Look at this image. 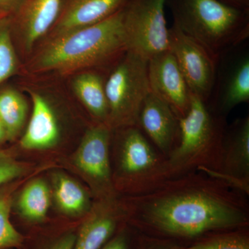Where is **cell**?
Segmentation results:
<instances>
[{"label":"cell","instance_id":"obj_28","mask_svg":"<svg viewBox=\"0 0 249 249\" xmlns=\"http://www.w3.org/2000/svg\"><path fill=\"white\" fill-rule=\"evenodd\" d=\"M184 246L173 241L145 235L137 231L132 249H184Z\"/></svg>","mask_w":249,"mask_h":249},{"label":"cell","instance_id":"obj_11","mask_svg":"<svg viewBox=\"0 0 249 249\" xmlns=\"http://www.w3.org/2000/svg\"><path fill=\"white\" fill-rule=\"evenodd\" d=\"M147 70L151 92L168 103L178 119L186 115L191 92L173 53L168 49L149 59Z\"/></svg>","mask_w":249,"mask_h":249},{"label":"cell","instance_id":"obj_31","mask_svg":"<svg viewBox=\"0 0 249 249\" xmlns=\"http://www.w3.org/2000/svg\"><path fill=\"white\" fill-rule=\"evenodd\" d=\"M8 139L9 138H8L6 129H5L3 124H1V121H0V144L2 143L3 142H4Z\"/></svg>","mask_w":249,"mask_h":249},{"label":"cell","instance_id":"obj_5","mask_svg":"<svg viewBox=\"0 0 249 249\" xmlns=\"http://www.w3.org/2000/svg\"><path fill=\"white\" fill-rule=\"evenodd\" d=\"M111 144L113 185L118 196H138L168 179L166 157L139 126L113 129Z\"/></svg>","mask_w":249,"mask_h":249},{"label":"cell","instance_id":"obj_12","mask_svg":"<svg viewBox=\"0 0 249 249\" xmlns=\"http://www.w3.org/2000/svg\"><path fill=\"white\" fill-rule=\"evenodd\" d=\"M125 223L119 197L97 200L78 225L73 249H101Z\"/></svg>","mask_w":249,"mask_h":249},{"label":"cell","instance_id":"obj_29","mask_svg":"<svg viewBox=\"0 0 249 249\" xmlns=\"http://www.w3.org/2000/svg\"><path fill=\"white\" fill-rule=\"evenodd\" d=\"M24 0H0V14H16Z\"/></svg>","mask_w":249,"mask_h":249},{"label":"cell","instance_id":"obj_21","mask_svg":"<svg viewBox=\"0 0 249 249\" xmlns=\"http://www.w3.org/2000/svg\"><path fill=\"white\" fill-rule=\"evenodd\" d=\"M29 106L22 93L12 88L0 91V121L8 138L13 139L22 132L27 122Z\"/></svg>","mask_w":249,"mask_h":249},{"label":"cell","instance_id":"obj_24","mask_svg":"<svg viewBox=\"0 0 249 249\" xmlns=\"http://www.w3.org/2000/svg\"><path fill=\"white\" fill-rule=\"evenodd\" d=\"M184 249H249V227L211 232Z\"/></svg>","mask_w":249,"mask_h":249},{"label":"cell","instance_id":"obj_8","mask_svg":"<svg viewBox=\"0 0 249 249\" xmlns=\"http://www.w3.org/2000/svg\"><path fill=\"white\" fill-rule=\"evenodd\" d=\"M112 133L107 124L94 123L87 129L73 156V163L89 182L97 200L119 197L112 180Z\"/></svg>","mask_w":249,"mask_h":249},{"label":"cell","instance_id":"obj_22","mask_svg":"<svg viewBox=\"0 0 249 249\" xmlns=\"http://www.w3.org/2000/svg\"><path fill=\"white\" fill-rule=\"evenodd\" d=\"M78 227L40 228L29 235H24L22 245L18 249H73Z\"/></svg>","mask_w":249,"mask_h":249},{"label":"cell","instance_id":"obj_17","mask_svg":"<svg viewBox=\"0 0 249 249\" xmlns=\"http://www.w3.org/2000/svg\"><path fill=\"white\" fill-rule=\"evenodd\" d=\"M226 69L217 84L214 112L225 116L241 103L249 101V55H237Z\"/></svg>","mask_w":249,"mask_h":249},{"label":"cell","instance_id":"obj_10","mask_svg":"<svg viewBox=\"0 0 249 249\" xmlns=\"http://www.w3.org/2000/svg\"><path fill=\"white\" fill-rule=\"evenodd\" d=\"M202 172L249 196V116L237 119L231 127H227L221 171Z\"/></svg>","mask_w":249,"mask_h":249},{"label":"cell","instance_id":"obj_26","mask_svg":"<svg viewBox=\"0 0 249 249\" xmlns=\"http://www.w3.org/2000/svg\"><path fill=\"white\" fill-rule=\"evenodd\" d=\"M29 165L0 152V186L16 181L29 173Z\"/></svg>","mask_w":249,"mask_h":249},{"label":"cell","instance_id":"obj_7","mask_svg":"<svg viewBox=\"0 0 249 249\" xmlns=\"http://www.w3.org/2000/svg\"><path fill=\"white\" fill-rule=\"evenodd\" d=\"M166 0H128L124 7V29L127 52L146 60L169 49Z\"/></svg>","mask_w":249,"mask_h":249},{"label":"cell","instance_id":"obj_13","mask_svg":"<svg viewBox=\"0 0 249 249\" xmlns=\"http://www.w3.org/2000/svg\"><path fill=\"white\" fill-rule=\"evenodd\" d=\"M62 0H24L12 19L13 33H16L23 53H31L36 44L45 38L53 27Z\"/></svg>","mask_w":249,"mask_h":249},{"label":"cell","instance_id":"obj_4","mask_svg":"<svg viewBox=\"0 0 249 249\" xmlns=\"http://www.w3.org/2000/svg\"><path fill=\"white\" fill-rule=\"evenodd\" d=\"M178 145L166 158L168 178L201 170L220 172L227 125L225 116L191 93L188 113L178 119Z\"/></svg>","mask_w":249,"mask_h":249},{"label":"cell","instance_id":"obj_9","mask_svg":"<svg viewBox=\"0 0 249 249\" xmlns=\"http://www.w3.org/2000/svg\"><path fill=\"white\" fill-rule=\"evenodd\" d=\"M169 50L191 92L207 103L213 92L219 59L174 24L169 29Z\"/></svg>","mask_w":249,"mask_h":249},{"label":"cell","instance_id":"obj_27","mask_svg":"<svg viewBox=\"0 0 249 249\" xmlns=\"http://www.w3.org/2000/svg\"><path fill=\"white\" fill-rule=\"evenodd\" d=\"M137 231L124 224L101 249H132Z\"/></svg>","mask_w":249,"mask_h":249},{"label":"cell","instance_id":"obj_18","mask_svg":"<svg viewBox=\"0 0 249 249\" xmlns=\"http://www.w3.org/2000/svg\"><path fill=\"white\" fill-rule=\"evenodd\" d=\"M106 78L98 71L89 70L78 73L71 82L75 96L96 124H107L109 107L106 92Z\"/></svg>","mask_w":249,"mask_h":249},{"label":"cell","instance_id":"obj_15","mask_svg":"<svg viewBox=\"0 0 249 249\" xmlns=\"http://www.w3.org/2000/svg\"><path fill=\"white\" fill-rule=\"evenodd\" d=\"M128 0H66L45 38L90 27L123 9Z\"/></svg>","mask_w":249,"mask_h":249},{"label":"cell","instance_id":"obj_16","mask_svg":"<svg viewBox=\"0 0 249 249\" xmlns=\"http://www.w3.org/2000/svg\"><path fill=\"white\" fill-rule=\"evenodd\" d=\"M32 101V112L20 145L27 150H45L57 145L60 126L52 102L43 93L28 90Z\"/></svg>","mask_w":249,"mask_h":249},{"label":"cell","instance_id":"obj_32","mask_svg":"<svg viewBox=\"0 0 249 249\" xmlns=\"http://www.w3.org/2000/svg\"></svg>","mask_w":249,"mask_h":249},{"label":"cell","instance_id":"obj_25","mask_svg":"<svg viewBox=\"0 0 249 249\" xmlns=\"http://www.w3.org/2000/svg\"><path fill=\"white\" fill-rule=\"evenodd\" d=\"M19 62L13 41L12 19L0 18V84L14 76Z\"/></svg>","mask_w":249,"mask_h":249},{"label":"cell","instance_id":"obj_3","mask_svg":"<svg viewBox=\"0 0 249 249\" xmlns=\"http://www.w3.org/2000/svg\"><path fill=\"white\" fill-rule=\"evenodd\" d=\"M173 24L220 59L249 36V11L218 0H166Z\"/></svg>","mask_w":249,"mask_h":249},{"label":"cell","instance_id":"obj_23","mask_svg":"<svg viewBox=\"0 0 249 249\" xmlns=\"http://www.w3.org/2000/svg\"><path fill=\"white\" fill-rule=\"evenodd\" d=\"M11 183L0 189V249H18L24 238V234L14 227L10 218L16 188L15 182Z\"/></svg>","mask_w":249,"mask_h":249},{"label":"cell","instance_id":"obj_14","mask_svg":"<svg viewBox=\"0 0 249 249\" xmlns=\"http://www.w3.org/2000/svg\"><path fill=\"white\" fill-rule=\"evenodd\" d=\"M137 126L166 158L178 145V118L168 103L153 93L142 103Z\"/></svg>","mask_w":249,"mask_h":249},{"label":"cell","instance_id":"obj_30","mask_svg":"<svg viewBox=\"0 0 249 249\" xmlns=\"http://www.w3.org/2000/svg\"><path fill=\"white\" fill-rule=\"evenodd\" d=\"M218 1L237 9L249 11V0H218Z\"/></svg>","mask_w":249,"mask_h":249},{"label":"cell","instance_id":"obj_20","mask_svg":"<svg viewBox=\"0 0 249 249\" xmlns=\"http://www.w3.org/2000/svg\"><path fill=\"white\" fill-rule=\"evenodd\" d=\"M51 203V191L45 180L37 178L27 183L18 197L16 207L23 220L31 225L43 224Z\"/></svg>","mask_w":249,"mask_h":249},{"label":"cell","instance_id":"obj_2","mask_svg":"<svg viewBox=\"0 0 249 249\" xmlns=\"http://www.w3.org/2000/svg\"><path fill=\"white\" fill-rule=\"evenodd\" d=\"M127 52L123 8L90 27L45 38L29 66L34 73L69 74L80 70L113 67Z\"/></svg>","mask_w":249,"mask_h":249},{"label":"cell","instance_id":"obj_6","mask_svg":"<svg viewBox=\"0 0 249 249\" xmlns=\"http://www.w3.org/2000/svg\"><path fill=\"white\" fill-rule=\"evenodd\" d=\"M147 66L146 59L127 52L108 73L106 80L107 124L111 129L137 125L142 103L151 92Z\"/></svg>","mask_w":249,"mask_h":249},{"label":"cell","instance_id":"obj_19","mask_svg":"<svg viewBox=\"0 0 249 249\" xmlns=\"http://www.w3.org/2000/svg\"><path fill=\"white\" fill-rule=\"evenodd\" d=\"M52 193L57 207L67 217L83 219L92 209L88 192L66 174H54Z\"/></svg>","mask_w":249,"mask_h":249},{"label":"cell","instance_id":"obj_1","mask_svg":"<svg viewBox=\"0 0 249 249\" xmlns=\"http://www.w3.org/2000/svg\"><path fill=\"white\" fill-rule=\"evenodd\" d=\"M248 196L219 178L194 171L119 200L126 224L136 231L186 247L211 232L249 227Z\"/></svg>","mask_w":249,"mask_h":249}]
</instances>
